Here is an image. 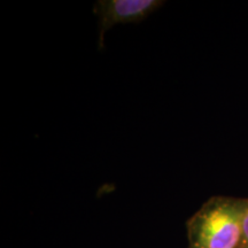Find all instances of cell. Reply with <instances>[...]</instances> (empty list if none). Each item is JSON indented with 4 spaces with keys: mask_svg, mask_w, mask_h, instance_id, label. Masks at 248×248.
Returning a JSON list of instances; mask_svg holds the SVG:
<instances>
[{
    "mask_svg": "<svg viewBox=\"0 0 248 248\" xmlns=\"http://www.w3.org/2000/svg\"><path fill=\"white\" fill-rule=\"evenodd\" d=\"M248 199L213 197L187 223V248H239Z\"/></svg>",
    "mask_w": 248,
    "mask_h": 248,
    "instance_id": "6da1fadb",
    "label": "cell"
},
{
    "mask_svg": "<svg viewBox=\"0 0 248 248\" xmlns=\"http://www.w3.org/2000/svg\"><path fill=\"white\" fill-rule=\"evenodd\" d=\"M164 4L161 0H98L93 12L99 17L100 37L99 49L104 46V37L116 24L140 22Z\"/></svg>",
    "mask_w": 248,
    "mask_h": 248,
    "instance_id": "7a4b0ae2",
    "label": "cell"
},
{
    "mask_svg": "<svg viewBox=\"0 0 248 248\" xmlns=\"http://www.w3.org/2000/svg\"><path fill=\"white\" fill-rule=\"evenodd\" d=\"M239 248H248V201L243 219V238Z\"/></svg>",
    "mask_w": 248,
    "mask_h": 248,
    "instance_id": "3957f363",
    "label": "cell"
}]
</instances>
